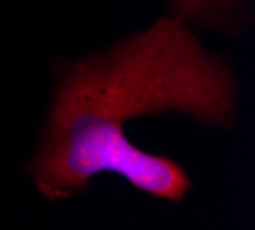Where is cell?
<instances>
[{
	"mask_svg": "<svg viewBox=\"0 0 255 230\" xmlns=\"http://www.w3.org/2000/svg\"><path fill=\"white\" fill-rule=\"evenodd\" d=\"M170 111L214 127H232L237 118V81L228 62L177 16L62 67L30 161L35 187L46 198H67L92 177L115 173L142 194L182 201L191 189L184 168L127 138V122Z\"/></svg>",
	"mask_w": 255,
	"mask_h": 230,
	"instance_id": "6da1fadb",
	"label": "cell"
},
{
	"mask_svg": "<svg viewBox=\"0 0 255 230\" xmlns=\"http://www.w3.org/2000/svg\"><path fill=\"white\" fill-rule=\"evenodd\" d=\"M237 0H168L172 16L184 23H219L235 7Z\"/></svg>",
	"mask_w": 255,
	"mask_h": 230,
	"instance_id": "7a4b0ae2",
	"label": "cell"
}]
</instances>
